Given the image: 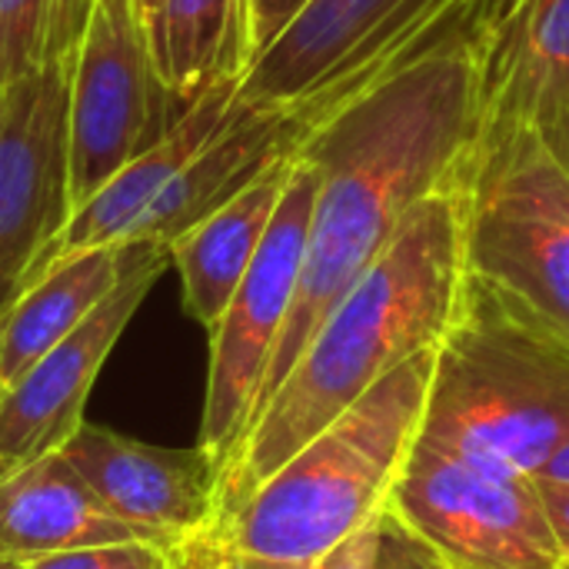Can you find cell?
<instances>
[{
    "mask_svg": "<svg viewBox=\"0 0 569 569\" xmlns=\"http://www.w3.org/2000/svg\"><path fill=\"white\" fill-rule=\"evenodd\" d=\"M60 453L117 520L163 547L180 550L217 527L223 467L200 443L167 450L80 423Z\"/></svg>",
    "mask_w": 569,
    "mask_h": 569,
    "instance_id": "12",
    "label": "cell"
},
{
    "mask_svg": "<svg viewBox=\"0 0 569 569\" xmlns=\"http://www.w3.org/2000/svg\"><path fill=\"white\" fill-rule=\"evenodd\" d=\"M370 569H450V563L433 543H427L390 507H383L377 520V550Z\"/></svg>",
    "mask_w": 569,
    "mask_h": 569,
    "instance_id": "22",
    "label": "cell"
},
{
    "mask_svg": "<svg viewBox=\"0 0 569 569\" xmlns=\"http://www.w3.org/2000/svg\"><path fill=\"white\" fill-rule=\"evenodd\" d=\"M377 520H380V513L363 530H357L350 540H343L333 553H327L313 569H370L373 550H377Z\"/></svg>",
    "mask_w": 569,
    "mask_h": 569,
    "instance_id": "25",
    "label": "cell"
},
{
    "mask_svg": "<svg viewBox=\"0 0 569 569\" xmlns=\"http://www.w3.org/2000/svg\"><path fill=\"white\" fill-rule=\"evenodd\" d=\"M73 53L0 87V317L47 270L70 203Z\"/></svg>",
    "mask_w": 569,
    "mask_h": 569,
    "instance_id": "9",
    "label": "cell"
},
{
    "mask_svg": "<svg viewBox=\"0 0 569 569\" xmlns=\"http://www.w3.org/2000/svg\"><path fill=\"white\" fill-rule=\"evenodd\" d=\"M427 0H310V7L250 63L237 100L293 107L327 83L380 30L407 27Z\"/></svg>",
    "mask_w": 569,
    "mask_h": 569,
    "instance_id": "14",
    "label": "cell"
},
{
    "mask_svg": "<svg viewBox=\"0 0 569 569\" xmlns=\"http://www.w3.org/2000/svg\"><path fill=\"white\" fill-rule=\"evenodd\" d=\"M540 477H547V480H563V483H569V447L540 473Z\"/></svg>",
    "mask_w": 569,
    "mask_h": 569,
    "instance_id": "29",
    "label": "cell"
},
{
    "mask_svg": "<svg viewBox=\"0 0 569 569\" xmlns=\"http://www.w3.org/2000/svg\"><path fill=\"white\" fill-rule=\"evenodd\" d=\"M467 273L569 343V170L537 130L493 150L457 190Z\"/></svg>",
    "mask_w": 569,
    "mask_h": 569,
    "instance_id": "5",
    "label": "cell"
},
{
    "mask_svg": "<svg viewBox=\"0 0 569 569\" xmlns=\"http://www.w3.org/2000/svg\"><path fill=\"white\" fill-rule=\"evenodd\" d=\"M167 260L170 250L143 257L70 337L0 393V480L60 450L77 433L103 360L160 280Z\"/></svg>",
    "mask_w": 569,
    "mask_h": 569,
    "instance_id": "11",
    "label": "cell"
},
{
    "mask_svg": "<svg viewBox=\"0 0 569 569\" xmlns=\"http://www.w3.org/2000/svg\"><path fill=\"white\" fill-rule=\"evenodd\" d=\"M433 360L427 347L393 367L213 527L230 569H313L387 507L423 423Z\"/></svg>",
    "mask_w": 569,
    "mask_h": 569,
    "instance_id": "3",
    "label": "cell"
},
{
    "mask_svg": "<svg viewBox=\"0 0 569 569\" xmlns=\"http://www.w3.org/2000/svg\"><path fill=\"white\" fill-rule=\"evenodd\" d=\"M157 77L177 110H190L253 63L250 0H157L143 20Z\"/></svg>",
    "mask_w": 569,
    "mask_h": 569,
    "instance_id": "19",
    "label": "cell"
},
{
    "mask_svg": "<svg viewBox=\"0 0 569 569\" xmlns=\"http://www.w3.org/2000/svg\"><path fill=\"white\" fill-rule=\"evenodd\" d=\"M153 250L170 247L127 240L53 260L0 317V393L10 390L63 337H70Z\"/></svg>",
    "mask_w": 569,
    "mask_h": 569,
    "instance_id": "15",
    "label": "cell"
},
{
    "mask_svg": "<svg viewBox=\"0 0 569 569\" xmlns=\"http://www.w3.org/2000/svg\"><path fill=\"white\" fill-rule=\"evenodd\" d=\"M93 0H47V43L43 60L70 57L83 37Z\"/></svg>",
    "mask_w": 569,
    "mask_h": 569,
    "instance_id": "23",
    "label": "cell"
},
{
    "mask_svg": "<svg viewBox=\"0 0 569 569\" xmlns=\"http://www.w3.org/2000/svg\"><path fill=\"white\" fill-rule=\"evenodd\" d=\"M293 157L263 170L233 200L170 243V260L183 283V307L200 327L213 330L243 283L287 190Z\"/></svg>",
    "mask_w": 569,
    "mask_h": 569,
    "instance_id": "18",
    "label": "cell"
},
{
    "mask_svg": "<svg viewBox=\"0 0 569 569\" xmlns=\"http://www.w3.org/2000/svg\"><path fill=\"white\" fill-rule=\"evenodd\" d=\"M0 569H23V563H13V560L0 557Z\"/></svg>",
    "mask_w": 569,
    "mask_h": 569,
    "instance_id": "31",
    "label": "cell"
},
{
    "mask_svg": "<svg viewBox=\"0 0 569 569\" xmlns=\"http://www.w3.org/2000/svg\"><path fill=\"white\" fill-rule=\"evenodd\" d=\"M310 7V0H250V33L253 60Z\"/></svg>",
    "mask_w": 569,
    "mask_h": 569,
    "instance_id": "24",
    "label": "cell"
},
{
    "mask_svg": "<svg viewBox=\"0 0 569 569\" xmlns=\"http://www.w3.org/2000/svg\"><path fill=\"white\" fill-rule=\"evenodd\" d=\"M317 187V163L297 153L273 223L243 283L237 287L227 313L210 330V370L200 420V447H207L220 460V467L230 463L233 450L247 437L270 357L290 317V303L307 253Z\"/></svg>",
    "mask_w": 569,
    "mask_h": 569,
    "instance_id": "7",
    "label": "cell"
},
{
    "mask_svg": "<svg viewBox=\"0 0 569 569\" xmlns=\"http://www.w3.org/2000/svg\"><path fill=\"white\" fill-rule=\"evenodd\" d=\"M463 280V203L457 190H440L403 217L393 240L327 313L260 410L223 467L217 523L233 517L270 473L340 420L377 380L437 347L453 323Z\"/></svg>",
    "mask_w": 569,
    "mask_h": 569,
    "instance_id": "2",
    "label": "cell"
},
{
    "mask_svg": "<svg viewBox=\"0 0 569 569\" xmlns=\"http://www.w3.org/2000/svg\"><path fill=\"white\" fill-rule=\"evenodd\" d=\"M180 110L163 90L137 0H93L70 73V203L153 147Z\"/></svg>",
    "mask_w": 569,
    "mask_h": 569,
    "instance_id": "8",
    "label": "cell"
},
{
    "mask_svg": "<svg viewBox=\"0 0 569 569\" xmlns=\"http://www.w3.org/2000/svg\"><path fill=\"white\" fill-rule=\"evenodd\" d=\"M127 540L150 537L117 520L60 450L0 480V557L13 563Z\"/></svg>",
    "mask_w": 569,
    "mask_h": 569,
    "instance_id": "17",
    "label": "cell"
},
{
    "mask_svg": "<svg viewBox=\"0 0 569 569\" xmlns=\"http://www.w3.org/2000/svg\"><path fill=\"white\" fill-rule=\"evenodd\" d=\"M477 20L480 13L463 30L390 67L337 103L300 143L297 153L317 163L320 187L290 317L270 357L250 427L327 313L393 240L403 217L423 197L457 190V173L477 127Z\"/></svg>",
    "mask_w": 569,
    "mask_h": 569,
    "instance_id": "1",
    "label": "cell"
},
{
    "mask_svg": "<svg viewBox=\"0 0 569 569\" xmlns=\"http://www.w3.org/2000/svg\"><path fill=\"white\" fill-rule=\"evenodd\" d=\"M560 569H569V563H563V567H560Z\"/></svg>",
    "mask_w": 569,
    "mask_h": 569,
    "instance_id": "32",
    "label": "cell"
},
{
    "mask_svg": "<svg viewBox=\"0 0 569 569\" xmlns=\"http://www.w3.org/2000/svg\"><path fill=\"white\" fill-rule=\"evenodd\" d=\"M180 553L183 547L173 550L150 540H127L37 557L23 563V569H180Z\"/></svg>",
    "mask_w": 569,
    "mask_h": 569,
    "instance_id": "21",
    "label": "cell"
},
{
    "mask_svg": "<svg viewBox=\"0 0 569 569\" xmlns=\"http://www.w3.org/2000/svg\"><path fill=\"white\" fill-rule=\"evenodd\" d=\"M137 7H140V17L147 20V17L153 13V7H157V0H137Z\"/></svg>",
    "mask_w": 569,
    "mask_h": 569,
    "instance_id": "30",
    "label": "cell"
},
{
    "mask_svg": "<svg viewBox=\"0 0 569 569\" xmlns=\"http://www.w3.org/2000/svg\"><path fill=\"white\" fill-rule=\"evenodd\" d=\"M420 437L540 477L569 447V343L467 273L437 343Z\"/></svg>",
    "mask_w": 569,
    "mask_h": 569,
    "instance_id": "4",
    "label": "cell"
},
{
    "mask_svg": "<svg viewBox=\"0 0 569 569\" xmlns=\"http://www.w3.org/2000/svg\"><path fill=\"white\" fill-rule=\"evenodd\" d=\"M537 490H540V500H543L553 540L560 547V557H563V563H569V483L537 477Z\"/></svg>",
    "mask_w": 569,
    "mask_h": 569,
    "instance_id": "26",
    "label": "cell"
},
{
    "mask_svg": "<svg viewBox=\"0 0 569 569\" xmlns=\"http://www.w3.org/2000/svg\"><path fill=\"white\" fill-rule=\"evenodd\" d=\"M477 127L457 173L463 180L503 143L537 130L543 140L569 110V0H513L477 20Z\"/></svg>",
    "mask_w": 569,
    "mask_h": 569,
    "instance_id": "10",
    "label": "cell"
},
{
    "mask_svg": "<svg viewBox=\"0 0 569 569\" xmlns=\"http://www.w3.org/2000/svg\"><path fill=\"white\" fill-rule=\"evenodd\" d=\"M387 507L450 569H560L537 477L473 460L417 433Z\"/></svg>",
    "mask_w": 569,
    "mask_h": 569,
    "instance_id": "6",
    "label": "cell"
},
{
    "mask_svg": "<svg viewBox=\"0 0 569 569\" xmlns=\"http://www.w3.org/2000/svg\"><path fill=\"white\" fill-rule=\"evenodd\" d=\"M310 130V117L297 107H250L237 100L223 130L163 187L127 240L170 247L180 233L250 187L263 170L293 157Z\"/></svg>",
    "mask_w": 569,
    "mask_h": 569,
    "instance_id": "13",
    "label": "cell"
},
{
    "mask_svg": "<svg viewBox=\"0 0 569 569\" xmlns=\"http://www.w3.org/2000/svg\"><path fill=\"white\" fill-rule=\"evenodd\" d=\"M240 80H223L207 90L190 110L177 117V123L140 157L123 163L93 197H87L67 220L50 263L107 243H127L133 223L147 213V207L163 193V187L223 130V123L237 110ZM47 263V267H50Z\"/></svg>",
    "mask_w": 569,
    "mask_h": 569,
    "instance_id": "16",
    "label": "cell"
},
{
    "mask_svg": "<svg viewBox=\"0 0 569 569\" xmlns=\"http://www.w3.org/2000/svg\"><path fill=\"white\" fill-rule=\"evenodd\" d=\"M540 140H543V137H540ZM543 143L550 147V153H553V157H557V160H560V163L569 170V110H567V117H563V123H560V127H557Z\"/></svg>",
    "mask_w": 569,
    "mask_h": 569,
    "instance_id": "28",
    "label": "cell"
},
{
    "mask_svg": "<svg viewBox=\"0 0 569 569\" xmlns=\"http://www.w3.org/2000/svg\"><path fill=\"white\" fill-rule=\"evenodd\" d=\"M180 569H230L227 563V553H223V543L217 537V530H207L203 537L183 543V553H180Z\"/></svg>",
    "mask_w": 569,
    "mask_h": 569,
    "instance_id": "27",
    "label": "cell"
},
{
    "mask_svg": "<svg viewBox=\"0 0 569 569\" xmlns=\"http://www.w3.org/2000/svg\"><path fill=\"white\" fill-rule=\"evenodd\" d=\"M47 0H0V87L43 63Z\"/></svg>",
    "mask_w": 569,
    "mask_h": 569,
    "instance_id": "20",
    "label": "cell"
}]
</instances>
